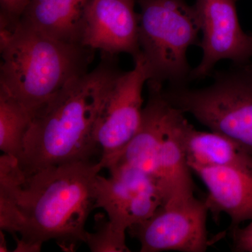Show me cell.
Instances as JSON below:
<instances>
[{
    "label": "cell",
    "mask_w": 252,
    "mask_h": 252,
    "mask_svg": "<svg viewBox=\"0 0 252 252\" xmlns=\"http://www.w3.org/2000/svg\"><path fill=\"white\" fill-rule=\"evenodd\" d=\"M103 169L82 160L25 175L17 159L0 157V229L15 235L16 252H40L55 240L64 250L85 242L94 210V182Z\"/></svg>",
    "instance_id": "obj_1"
},
{
    "label": "cell",
    "mask_w": 252,
    "mask_h": 252,
    "mask_svg": "<svg viewBox=\"0 0 252 252\" xmlns=\"http://www.w3.org/2000/svg\"><path fill=\"white\" fill-rule=\"evenodd\" d=\"M68 82L33 114L18 165L25 175L92 160L99 153L94 127L104 97L122 74L114 56Z\"/></svg>",
    "instance_id": "obj_2"
},
{
    "label": "cell",
    "mask_w": 252,
    "mask_h": 252,
    "mask_svg": "<svg viewBox=\"0 0 252 252\" xmlns=\"http://www.w3.org/2000/svg\"><path fill=\"white\" fill-rule=\"evenodd\" d=\"M0 90L34 112L68 82L86 74L94 49L56 40L1 11Z\"/></svg>",
    "instance_id": "obj_3"
},
{
    "label": "cell",
    "mask_w": 252,
    "mask_h": 252,
    "mask_svg": "<svg viewBox=\"0 0 252 252\" xmlns=\"http://www.w3.org/2000/svg\"><path fill=\"white\" fill-rule=\"evenodd\" d=\"M141 54L149 73L148 87L187 86L192 69L187 50L199 45L200 31L194 6L186 0H137Z\"/></svg>",
    "instance_id": "obj_4"
},
{
    "label": "cell",
    "mask_w": 252,
    "mask_h": 252,
    "mask_svg": "<svg viewBox=\"0 0 252 252\" xmlns=\"http://www.w3.org/2000/svg\"><path fill=\"white\" fill-rule=\"evenodd\" d=\"M175 108L189 113L214 132L229 137L252 155V64H235L214 74L211 85L162 90Z\"/></svg>",
    "instance_id": "obj_5"
},
{
    "label": "cell",
    "mask_w": 252,
    "mask_h": 252,
    "mask_svg": "<svg viewBox=\"0 0 252 252\" xmlns=\"http://www.w3.org/2000/svg\"><path fill=\"white\" fill-rule=\"evenodd\" d=\"M133 60V69L122 72L107 93L94 124V139L103 168L122 155L142 122V89L149 73L141 53Z\"/></svg>",
    "instance_id": "obj_6"
},
{
    "label": "cell",
    "mask_w": 252,
    "mask_h": 252,
    "mask_svg": "<svg viewBox=\"0 0 252 252\" xmlns=\"http://www.w3.org/2000/svg\"><path fill=\"white\" fill-rule=\"evenodd\" d=\"M209 209L195 198L163 204L148 220L127 230L141 252H203L211 245L207 229Z\"/></svg>",
    "instance_id": "obj_7"
},
{
    "label": "cell",
    "mask_w": 252,
    "mask_h": 252,
    "mask_svg": "<svg viewBox=\"0 0 252 252\" xmlns=\"http://www.w3.org/2000/svg\"><path fill=\"white\" fill-rule=\"evenodd\" d=\"M108 177L97 175L94 209L104 210L114 226L126 232L148 220L164 203L157 182L127 164L109 165Z\"/></svg>",
    "instance_id": "obj_8"
},
{
    "label": "cell",
    "mask_w": 252,
    "mask_h": 252,
    "mask_svg": "<svg viewBox=\"0 0 252 252\" xmlns=\"http://www.w3.org/2000/svg\"><path fill=\"white\" fill-rule=\"evenodd\" d=\"M237 0H197L194 7L198 15L203 38L201 62L190 72V81L210 75L220 60L235 64L250 63L252 58V34L245 32L239 22Z\"/></svg>",
    "instance_id": "obj_9"
},
{
    "label": "cell",
    "mask_w": 252,
    "mask_h": 252,
    "mask_svg": "<svg viewBox=\"0 0 252 252\" xmlns=\"http://www.w3.org/2000/svg\"><path fill=\"white\" fill-rule=\"evenodd\" d=\"M135 0H91L86 16L82 45L115 56L133 59L140 54L139 14Z\"/></svg>",
    "instance_id": "obj_10"
},
{
    "label": "cell",
    "mask_w": 252,
    "mask_h": 252,
    "mask_svg": "<svg viewBox=\"0 0 252 252\" xmlns=\"http://www.w3.org/2000/svg\"><path fill=\"white\" fill-rule=\"evenodd\" d=\"M208 190L205 203L215 220L225 213L230 229L252 220V170L238 167L189 165Z\"/></svg>",
    "instance_id": "obj_11"
},
{
    "label": "cell",
    "mask_w": 252,
    "mask_h": 252,
    "mask_svg": "<svg viewBox=\"0 0 252 252\" xmlns=\"http://www.w3.org/2000/svg\"><path fill=\"white\" fill-rule=\"evenodd\" d=\"M185 114L172 106L162 136L157 180L163 196V204L194 197L192 170L189 166L182 142Z\"/></svg>",
    "instance_id": "obj_12"
},
{
    "label": "cell",
    "mask_w": 252,
    "mask_h": 252,
    "mask_svg": "<svg viewBox=\"0 0 252 252\" xmlns=\"http://www.w3.org/2000/svg\"><path fill=\"white\" fill-rule=\"evenodd\" d=\"M148 89L149 99L143 109L140 128L122 155L111 165L117 162L127 164L157 182L159 152L172 106L163 97V88Z\"/></svg>",
    "instance_id": "obj_13"
},
{
    "label": "cell",
    "mask_w": 252,
    "mask_h": 252,
    "mask_svg": "<svg viewBox=\"0 0 252 252\" xmlns=\"http://www.w3.org/2000/svg\"><path fill=\"white\" fill-rule=\"evenodd\" d=\"M91 1L31 0L21 20L28 27L56 40L82 45L86 13Z\"/></svg>",
    "instance_id": "obj_14"
},
{
    "label": "cell",
    "mask_w": 252,
    "mask_h": 252,
    "mask_svg": "<svg viewBox=\"0 0 252 252\" xmlns=\"http://www.w3.org/2000/svg\"><path fill=\"white\" fill-rule=\"evenodd\" d=\"M182 137L188 165L252 170V155L226 136L198 130L186 119Z\"/></svg>",
    "instance_id": "obj_15"
},
{
    "label": "cell",
    "mask_w": 252,
    "mask_h": 252,
    "mask_svg": "<svg viewBox=\"0 0 252 252\" xmlns=\"http://www.w3.org/2000/svg\"><path fill=\"white\" fill-rule=\"evenodd\" d=\"M32 118L22 104L0 90V150L18 161L23 154Z\"/></svg>",
    "instance_id": "obj_16"
},
{
    "label": "cell",
    "mask_w": 252,
    "mask_h": 252,
    "mask_svg": "<svg viewBox=\"0 0 252 252\" xmlns=\"http://www.w3.org/2000/svg\"><path fill=\"white\" fill-rule=\"evenodd\" d=\"M105 214L98 213L94 218V230L86 231L85 242L93 252H128L126 232L114 226Z\"/></svg>",
    "instance_id": "obj_17"
},
{
    "label": "cell",
    "mask_w": 252,
    "mask_h": 252,
    "mask_svg": "<svg viewBox=\"0 0 252 252\" xmlns=\"http://www.w3.org/2000/svg\"><path fill=\"white\" fill-rule=\"evenodd\" d=\"M230 230L233 240V251L252 252V220L244 228L238 226Z\"/></svg>",
    "instance_id": "obj_18"
},
{
    "label": "cell",
    "mask_w": 252,
    "mask_h": 252,
    "mask_svg": "<svg viewBox=\"0 0 252 252\" xmlns=\"http://www.w3.org/2000/svg\"><path fill=\"white\" fill-rule=\"evenodd\" d=\"M31 0H0L1 12L21 18Z\"/></svg>",
    "instance_id": "obj_19"
},
{
    "label": "cell",
    "mask_w": 252,
    "mask_h": 252,
    "mask_svg": "<svg viewBox=\"0 0 252 252\" xmlns=\"http://www.w3.org/2000/svg\"><path fill=\"white\" fill-rule=\"evenodd\" d=\"M0 252H8L7 247H6V240H5V237L4 233H3V230H1V233H0Z\"/></svg>",
    "instance_id": "obj_20"
}]
</instances>
